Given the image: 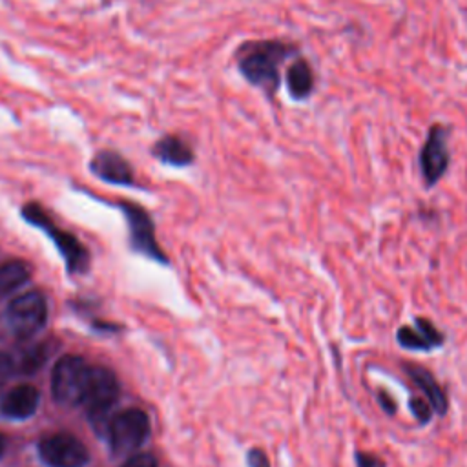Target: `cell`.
Segmentation results:
<instances>
[{"label":"cell","mask_w":467,"mask_h":467,"mask_svg":"<svg viewBox=\"0 0 467 467\" xmlns=\"http://www.w3.org/2000/svg\"><path fill=\"white\" fill-rule=\"evenodd\" d=\"M299 47L292 42L261 38L243 42L235 51L237 69L243 78L266 97H274L281 86V66L297 57Z\"/></svg>","instance_id":"1"},{"label":"cell","mask_w":467,"mask_h":467,"mask_svg":"<svg viewBox=\"0 0 467 467\" xmlns=\"http://www.w3.org/2000/svg\"><path fill=\"white\" fill-rule=\"evenodd\" d=\"M117 398H119V383L115 374L106 367L91 365L89 383H88L82 405L86 407L89 421L97 429V432L106 434L109 420L115 414L113 407Z\"/></svg>","instance_id":"2"},{"label":"cell","mask_w":467,"mask_h":467,"mask_svg":"<svg viewBox=\"0 0 467 467\" xmlns=\"http://www.w3.org/2000/svg\"><path fill=\"white\" fill-rule=\"evenodd\" d=\"M88 365L80 356H64L57 361L51 374L53 398L62 405H82L89 383Z\"/></svg>","instance_id":"3"},{"label":"cell","mask_w":467,"mask_h":467,"mask_svg":"<svg viewBox=\"0 0 467 467\" xmlns=\"http://www.w3.org/2000/svg\"><path fill=\"white\" fill-rule=\"evenodd\" d=\"M106 436L115 454H131L150 436V418L140 409H124L109 420Z\"/></svg>","instance_id":"4"},{"label":"cell","mask_w":467,"mask_h":467,"mask_svg":"<svg viewBox=\"0 0 467 467\" xmlns=\"http://www.w3.org/2000/svg\"><path fill=\"white\" fill-rule=\"evenodd\" d=\"M7 325L11 332L20 337L27 339L35 336L47 319V305L40 292H26L16 296L5 312Z\"/></svg>","instance_id":"5"},{"label":"cell","mask_w":467,"mask_h":467,"mask_svg":"<svg viewBox=\"0 0 467 467\" xmlns=\"http://www.w3.org/2000/svg\"><path fill=\"white\" fill-rule=\"evenodd\" d=\"M447 139H449V130L440 122L432 124L427 131L425 142L418 155V166L427 188H432L434 184H438L449 168L451 153H449Z\"/></svg>","instance_id":"6"},{"label":"cell","mask_w":467,"mask_h":467,"mask_svg":"<svg viewBox=\"0 0 467 467\" xmlns=\"http://www.w3.org/2000/svg\"><path fill=\"white\" fill-rule=\"evenodd\" d=\"M38 454L49 467H84L89 452L84 443L69 432H55L38 441Z\"/></svg>","instance_id":"7"},{"label":"cell","mask_w":467,"mask_h":467,"mask_svg":"<svg viewBox=\"0 0 467 467\" xmlns=\"http://www.w3.org/2000/svg\"><path fill=\"white\" fill-rule=\"evenodd\" d=\"M24 217L27 221H31L33 224L44 228L57 243L60 254L64 255L67 268L71 272H82L88 265V252L82 248V244L69 234L55 228L49 221V217L44 213V210H40L36 204H26L24 206Z\"/></svg>","instance_id":"8"},{"label":"cell","mask_w":467,"mask_h":467,"mask_svg":"<svg viewBox=\"0 0 467 467\" xmlns=\"http://www.w3.org/2000/svg\"><path fill=\"white\" fill-rule=\"evenodd\" d=\"M122 210H124V215L130 224V235H131L133 248L155 261L166 263V257L155 241L153 223H151L150 215L140 206H137L133 202H122Z\"/></svg>","instance_id":"9"},{"label":"cell","mask_w":467,"mask_h":467,"mask_svg":"<svg viewBox=\"0 0 467 467\" xmlns=\"http://www.w3.org/2000/svg\"><path fill=\"white\" fill-rule=\"evenodd\" d=\"M396 341L407 350H432L443 345L445 336L425 317H416L412 325H403L396 332Z\"/></svg>","instance_id":"10"},{"label":"cell","mask_w":467,"mask_h":467,"mask_svg":"<svg viewBox=\"0 0 467 467\" xmlns=\"http://www.w3.org/2000/svg\"><path fill=\"white\" fill-rule=\"evenodd\" d=\"M91 171L106 181V182H111V184H133V170L131 166L128 164V161L115 153V151H109V150H102L99 151L93 159H91V164H89Z\"/></svg>","instance_id":"11"},{"label":"cell","mask_w":467,"mask_h":467,"mask_svg":"<svg viewBox=\"0 0 467 467\" xmlns=\"http://www.w3.org/2000/svg\"><path fill=\"white\" fill-rule=\"evenodd\" d=\"M38 401H40L38 389L29 383H22L4 394V398L0 400V412L13 420H24L36 410Z\"/></svg>","instance_id":"12"},{"label":"cell","mask_w":467,"mask_h":467,"mask_svg":"<svg viewBox=\"0 0 467 467\" xmlns=\"http://www.w3.org/2000/svg\"><path fill=\"white\" fill-rule=\"evenodd\" d=\"M405 372L409 374V378L418 385V389L423 392L425 400L429 401V405L432 407V410L438 416H443L447 412V394L443 392L441 385L436 381V378L423 367L416 365V363H405Z\"/></svg>","instance_id":"13"},{"label":"cell","mask_w":467,"mask_h":467,"mask_svg":"<svg viewBox=\"0 0 467 467\" xmlns=\"http://www.w3.org/2000/svg\"><path fill=\"white\" fill-rule=\"evenodd\" d=\"M285 84H286V91L288 95L297 100V102H305L312 97L314 93V86H316V78H314V69L308 64L306 58L297 57L285 73Z\"/></svg>","instance_id":"14"},{"label":"cell","mask_w":467,"mask_h":467,"mask_svg":"<svg viewBox=\"0 0 467 467\" xmlns=\"http://www.w3.org/2000/svg\"><path fill=\"white\" fill-rule=\"evenodd\" d=\"M153 157H157L161 162L175 168L190 166L195 159V153L192 146L179 135H164L161 137L153 148H151Z\"/></svg>","instance_id":"15"},{"label":"cell","mask_w":467,"mask_h":467,"mask_svg":"<svg viewBox=\"0 0 467 467\" xmlns=\"http://www.w3.org/2000/svg\"><path fill=\"white\" fill-rule=\"evenodd\" d=\"M31 275V266L26 261L11 259L0 265V297L24 285Z\"/></svg>","instance_id":"16"},{"label":"cell","mask_w":467,"mask_h":467,"mask_svg":"<svg viewBox=\"0 0 467 467\" xmlns=\"http://www.w3.org/2000/svg\"><path fill=\"white\" fill-rule=\"evenodd\" d=\"M51 354V345L49 343H38V345H33L31 348H27L20 359H18V370L22 374H35L44 363L46 359L49 358Z\"/></svg>","instance_id":"17"},{"label":"cell","mask_w":467,"mask_h":467,"mask_svg":"<svg viewBox=\"0 0 467 467\" xmlns=\"http://www.w3.org/2000/svg\"><path fill=\"white\" fill-rule=\"evenodd\" d=\"M409 409L414 416V420L418 421V425H427L432 420V407L429 405V401L421 396H412L409 400Z\"/></svg>","instance_id":"18"},{"label":"cell","mask_w":467,"mask_h":467,"mask_svg":"<svg viewBox=\"0 0 467 467\" xmlns=\"http://www.w3.org/2000/svg\"><path fill=\"white\" fill-rule=\"evenodd\" d=\"M354 462H356V467H387L385 460H381L378 454L367 452V451H356Z\"/></svg>","instance_id":"19"},{"label":"cell","mask_w":467,"mask_h":467,"mask_svg":"<svg viewBox=\"0 0 467 467\" xmlns=\"http://www.w3.org/2000/svg\"><path fill=\"white\" fill-rule=\"evenodd\" d=\"M122 467H157V460L150 452H139L130 456Z\"/></svg>","instance_id":"20"},{"label":"cell","mask_w":467,"mask_h":467,"mask_svg":"<svg viewBox=\"0 0 467 467\" xmlns=\"http://www.w3.org/2000/svg\"><path fill=\"white\" fill-rule=\"evenodd\" d=\"M246 465L248 467H270V462H268V456L263 449L252 447L246 454Z\"/></svg>","instance_id":"21"},{"label":"cell","mask_w":467,"mask_h":467,"mask_svg":"<svg viewBox=\"0 0 467 467\" xmlns=\"http://www.w3.org/2000/svg\"><path fill=\"white\" fill-rule=\"evenodd\" d=\"M15 368H16V365H15L13 358L5 352H0V387L4 383H7V379L13 376Z\"/></svg>","instance_id":"22"},{"label":"cell","mask_w":467,"mask_h":467,"mask_svg":"<svg viewBox=\"0 0 467 467\" xmlns=\"http://www.w3.org/2000/svg\"><path fill=\"white\" fill-rule=\"evenodd\" d=\"M376 398H378L379 407H381L387 414H394V412H396V403H394V400H392V396H390L389 392L379 390V392L376 394Z\"/></svg>","instance_id":"23"},{"label":"cell","mask_w":467,"mask_h":467,"mask_svg":"<svg viewBox=\"0 0 467 467\" xmlns=\"http://www.w3.org/2000/svg\"><path fill=\"white\" fill-rule=\"evenodd\" d=\"M4 451H5V438L4 434H0V456L4 454Z\"/></svg>","instance_id":"24"}]
</instances>
